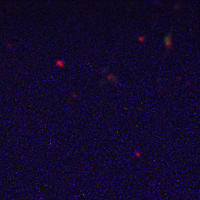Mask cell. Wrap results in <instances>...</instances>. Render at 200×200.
I'll list each match as a JSON object with an SVG mask.
<instances>
[{
    "label": "cell",
    "mask_w": 200,
    "mask_h": 200,
    "mask_svg": "<svg viewBox=\"0 0 200 200\" xmlns=\"http://www.w3.org/2000/svg\"><path fill=\"white\" fill-rule=\"evenodd\" d=\"M107 79L108 81H111L112 82L117 83L118 82V79L116 76H114L113 74H108L107 76Z\"/></svg>",
    "instance_id": "cell-2"
},
{
    "label": "cell",
    "mask_w": 200,
    "mask_h": 200,
    "mask_svg": "<svg viewBox=\"0 0 200 200\" xmlns=\"http://www.w3.org/2000/svg\"><path fill=\"white\" fill-rule=\"evenodd\" d=\"M164 44H165V48H166V49L167 50L171 49L173 42H172V36H171V33H167L165 36V38H164Z\"/></svg>",
    "instance_id": "cell-1"
},
{
    "label": "cell",
    "mask_w": 200,
    "mask_h": 200,
    "mask_svg": "<svg viewBox=\"0 0 200 200\" xmlns=\"http://www.w3.org/2000/svg\"><path fill=\"white\" fill-rule=\"evenodd\" d=\"M138 40H139L140 42L143 43V42H144L145 40H146V37L144 36H139V37H138Z\"/></svg>",
    "instance_id": "cell-4"
},
{
    "label": "cell",
    "mask_w": 200,
    "mask_h": 200,
    "mask_svg": "<svg viewBox=\"0 0 200 200\" xmlns=\"http://www.w3.org/2000/svg\"><path fill=\"white\" fill-rule=\"evenodd\" d=\"M56 65L57 67H65L64 61L61 60V59L57 60V61H56Z\"/></svg>",
    "instance_id": "cell-3"
},
{
    "label": "cell",
    "mask_w": 200,
    "mask_h": 200,
    "mask_svg": "<svg viewBox=\"0 0 200 200\" xmlns=\"http://www.w3.org/2000/svg\"><path fill=\"white\" fill-rule=\"evenodd\" d=\"M135 154H136V156H140L141 155H140V153L139 152H137V151H136V153H135Z\"/></svg>",
    "instance_id": "cell-5"
}]
</instances>
